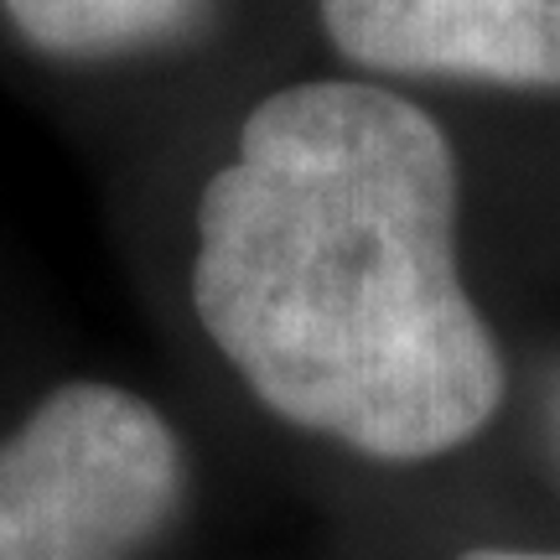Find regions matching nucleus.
Instances as JSON below:
<instances>
[{
    "instance_id": "nucleus-1",
    "label": "nucleus",
    "mask_w": 560,
    "mask_h": 560,
    "mask_svg": "<svg viewBox=\"0 0 560 560\" xmlns=\"http://www.w3.org/2000/svg\"><path fill=\"white\" fill-rule=\"evenodd\" d=\"M192 312L270 416L359 457L457 452L503 405L457 156L384 83H285L244 115L198 198Z\"/></svg>"
},
{
    "instance_id": "nucleus-6",
    "label": "nucleus",
    "mask_w": 560,
    "mask_h": 560,
    "mask_svg": "<svg viewBox=\"0 0 560 560\" xmlns=\"http://www.w3.org/2000/svg\"><path fill=\"white\" fill-rule=\"evenodd\" d=\"M550 446H556V462H560V384H556V400H550Z\"/></svg>"
},
{
    "instance_id": "nucleus-5",
    "label": "nucleus",
    "mask_w": 560,
    "mask_h": 560,
    "mask_svg": "<svg viewBox=\"0 0 560 560\" xmlns=\"http://www.w3.org/2000/svg\"><path fill=\"white\" fill-rule=\"evenodd\" d=\"M462 560H560V550H472Z\"/></svg>"
},
{
    "instance_id": "nucleus-2",
    "label": "nucleus",
    "mask_w": 560,
    "mask_h": 560,
    "mask_svg": "<svg viewBox=\"0 0 560 560\" xmlns=\"http://www.w3.org/2000/svg\"><path fill=\"white\" fill-rule=\"evenodd\" d=\"M182 488V441L156 405L62 384L0 441V560H136Z\"/></svg>"
},
{
    "instance_id": "nucleus-4",
    "label": "nucleus",
    "mask_w": 560,
    "mask_h": 560,
    "mask_svg": "<svg viewBox=\"0 0 560 560\" xmlns=\"http://www.w3.org/2000/svg\"><path fill=\"white\" fill-rule=\"evenodd\" d=\"M213 0H0L32 52L58 62H115L187 37Z\"/></svg>"
},
{
    "instance_id": "nucleus-3",
    "label": "nucleus",
    "mask_w": 560,
    "mask_h": 560,
    "mask_svg": "<svg viewBox=\"0 0 560 560\" xmlns=\"http://www.w3.org/2000/svg\"><path fill=\"white\" fill-rule=\"evenodd\" d=\"M317 16L363 73L560 89V0H317Z\"/></svg>"
}]
</instances>
